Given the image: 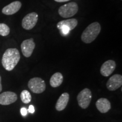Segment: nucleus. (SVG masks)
<instances>
[{"instance_id":"f257e3e1","label":"nucleus","mask_w":122,"mask_h":122,"mask_svg":"<svg viewBox=\"0 0 122 122\" xmlns=\"http://www.w3.org/2000/svg\"><path fill=\"white\" fill-rule=\"evenodd\" d=\"M20 59L19 50L16 48H9L5 51L2 58V65L8 71H11L15 67Z\"/></svg>"},{"instance_id":"f03ea898","label":"nucleus","mask_w":122,"mask_h":122,"mask_svg":"<svg viewBox=\"0 0 122 122\" xmlns=\"http://www.w3.org/2000/svg\"><path fill=\"white\" fill-rule=\"evenodd\" d=\"M101 27L98 22H93L85 29L81 36V40L86 44H90L95 40L100 34Z\"/></svg>"},{"instance_id":"7ed1b4c3","label":"nucleus","mask_w":122,"mask_h":122,"mask_svg":"<svg viewBox=\"0 0 122 122\" xmlns=\"http://www.w3.org/2000/svg\"><path fill=\"white\" fill-rule=\"evenodd\" d=\"M78 10V5L72 2L61 6L58 9V13L61 17L68 18L74 16Z\"/></svg>"},{"instance_id":"20e7f679","label":"nucleus","mask_w":122,"mask_h":122,"mask_svg":"<svg viewBox=\"0 0 122 122\" xmlns=\"http://www.w3.org/2000/svg\"><path fill=\"white\" fill-rule=\"evenodd\" d=\"M92 98V94L91 90L88 88L82 90L77 96V101L79 106L83 109L88 108L91 102Z\"/></svg>"},{"instance_id":"39448f33","label":"nucleus","mask_w":122,"mask_h":122,"mask_svg":"<svg viewBox=\"0 0 122 122\" xmlns=\"http://www.w3.org/2000/svg\"><path fill=\"white\" fill-rule=\"evenodd\" d=\"M28 86L33 93L40 94L44 92L46 89V84L40 77H33L29 80Z\"/></svg>"},{"instance_id":"423d86ee","label":"nucleus","mask_w":122,"mask_h":122,"mask_svg":"<svg viewBox=\"0 0 122 122\" xmlns=\"http://www.w3.org/2000/svg\"><path fill=\"white\" fill-rule=\"evenodd\" d=\"M38 19L39 15L35 12L28 14L22 20V27L25 30H32L37 24Z\"/></svg>"},{"instance_id":"0eeeda50","label":"nucleus","mask_w":122,"mask_h":122,"mask_svg":"<svg viewBox=\"0 0 122 122\" xmlns=\"http://www.w3.org/2000/svg\"><path fill=\"white\" fill-rule=\"evenodd\" d=\"M22 54L26 58H29L32 54L35 48V43L32 38L24 40L21 44Z\"/></svg>"},{"instance_id":"6e6552de","label":"nucleus","mask_w":122,"mask_h":122,"mask_svg":"<svg viewBox=\"0 0 122 122\" xmlns=\"http://www.w3.org/2000/svg\"><path fill=\"white\" fill-rule=\"evenodd\" d=\"M122 85V76L115 74L110 77L106 83V87L109 91H114L121 87Z\"/></svg>"},{"instance_id":"1a4fd4ad","label":"nucleus","mask_w":122,"mask_h":122,"mask_svg":"<svg viewBox=\"0 0 122 122\" xmlns=\"http://www.w3.org/2000/svg\"><path fill=\"white\" fill-rule=\"evenodd\" d=\"M18 99L16 93L13 92H5L0 94V105H9L14 103Z\"/></svg>"},{"instance_id":"9d476101","label":"nucleus","mask_w":122,"mask_h":122,"mask_svg":"<svg viewBox=\"0 0 122 122\" xmlns=\"http://www.w3.org/2000/svg\"><path fill=\"white\" fill-rule=\"evenodd\" d=\"M116 68L115 62L113 60H108L103 63L100 69V73L105 77H108L114 72Z\"/></svg>"},{"instance_id":"9b49d317","label":"nucleus","mask_w":122,"mask_h":122,"mask_svg":"<svg viewBox=\"0 0 122 122\" xmlns=\"http://www.w3.org/2000/svg\"><path fill=\"white\" fill-rule=\"evenodd\" d=\"M22 7V3L19 1H14L8 5L5 6L2 10V13L5 15H11L16 13Z\"/></svg>"},{"instance_id":"f8f14e48","label":"nucleus","mask_w":122,"mask_h":122,"mask_svg":"<svg viewBox=\"0 0 122 122\" xmlns=\"http://www.w3.org/2000/svg\"><path fill=\"white\" fill-rule=\"evenodd\" d=\"M96 106L101 113H106L111 109V103L107 99L101 98L96 102Z\"/></svg>"},{"instance_id":"ddd939ff","label":"nucleus","mask_w":122,"mask_h":122,"mask_svg":"<svg viewBox=\"0 0 122 122\" xmlns=\"http://www.w3.org/2000/svg\"><path fill=\"white\" fill-rule=\"evenodd\" d=\"M70 100V95L68 93H63L59 97L56 105V109L57 111H61L66 107Z\"/></svg>"},{"instance_id":"4468645a","label":"nucleus","mask_w":122,"mask_h":122,"mask_svg":"<svg viewBox=\"0 0 122 122\" xmlns=\"http://www.w3.org/2000/svg\"><path fill=\"white\" fill-rule=\"evenodd\" d=\"M78 24V21L76 19H68L66 20H63L60 21L57 24V27L62 26H65L69 29L70 30H73L75 27L77 26Z\"/></svg>"},{"instance_id":"2eb2a0df","label":"nucleus","mask_w":122,"mask_h":122,"mask_svg":"<svg viewBox=\"0 0 122 122\" xmlns=\"http://www.w3.org/2000/svg\"><path fill=\"white\" fill-rule=\"evenodd\" d=\"M63 77L60 72H56L53 74L50 79V84L53 88H57L60 86L63 82Z\"/></svg>"},{"instance_id":"dca6fc26","label":"nucleus","mask_w":122,"mask_h":122,"mask_svg":"<svg viewBox=\"0 0 122 122\" xmlns=\"http://www.w3.org/2000/svg\"><path fill=\"white\" fill-rule=\"evenodd\" d=\"M20 99L24 103L28 104L31 101V94L27 90H23L20 93Z\"/></svg>"},{"instance_id":"f3484780","label":"nucleus","mask_w":122,"mask_h":122,"mask_svg":"<svg viewBox=\"0 0 122 122\" xmlns=\"http://www.w3.org/2000/svg\"><path fill=\"white\" fill-rule=\"evenodd\" d=\"M10 30L8 25L5 23H0V35L6 36L10 33Z\"/></svg>"},{"instance_id":"a211bd4d","label":"nucleus","mask_w":122,"mask_h":122,"mask_svg":"<svg viewBox=\"0 0 122 122\" xmlns=\"http://www.w3.org/2000/svg\"><path fill=\"white\" fill-rule=\"evenodd\" d=\"M27 112H28V110H27L25 107H22V109H20V113L22 114V115L23 116V117H25V115H27Z\"/></svg>"},{"instance_id":"6ab92c4d","label":"nucleus","mask_w":122,"mask_h":122,"mask_svg":"<svg viewBox=\"0 0 122 122\" xmlns=\"http://www.w3.org/2000/svg\"><path fill=\"white\" fill-rule=\"evenodd\" d=\"M28 111L30 112V113L33 114V112H35L34 106H33V105H30V106H29V109H28Z\"/></svg>"},{"instance_id":"aec40b11","label":"nucleus","mask_w":122,"mask_h":122,"mask_svg":"<svg viewBox=\"0 0 122 122\" xmlns=\"http://www.w3.org/2000/svg\"><path fill=\"white\" fill-rule=\"evenodd\" d=\"M54 1L57 2H65L70 1V0H54Z\"/></svg>"},{"instance_id":"412c9836","label":"nucleus","mask_w":122,"mask_h":122,"mask_svg":"<svg viewBox=\"0 0 122 122\" xmlns=\"http://www.w3.org/2000/svg\"><path fill=\"white\" fill-rule=\"evenodd\" d=\"M2 89V84H1V76H0V92H1V91Z\"/></svg>"}]
</instances>
